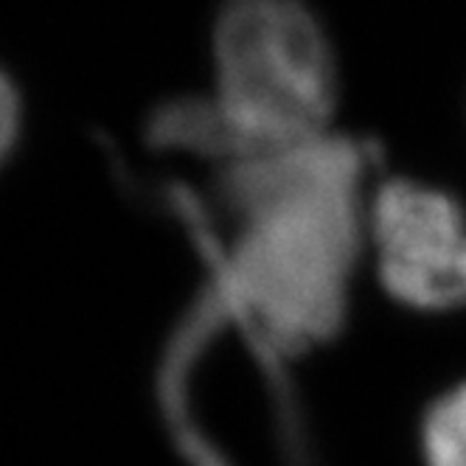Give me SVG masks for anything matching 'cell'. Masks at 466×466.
Segmentation results:
<instances>
[{
    "instance_id": "cell-3",
    "label": "cell",
    "mask_w": 466,
    "mask_h": 466,
    "mask_svg": "<svg viewBox=\"0 0 466 466\" xmlns=\"http://www.w3.org/2000/svg\"><path fill=\"white\" fill-rule=\"evenodd\" d=\"M385 289L413 309L466 304V217L439 188L390 180L369 214Z\"/></svg>"
},
{
    "instance_id": "cell-1",
    "label": "cell",
    "mask_w": 466,
    "mask_h": 466,
    "mask_svg": "<svg viewBox=\"0 0 466 466\" xmlns=\"http://www.w3.org/2000/svg\"><path fill=\"white\" fill-rule=\"evenodd\" d=\"M365 155L318 136L230 163L225 203L242 217L230 276L253 320L284 349L323 340L343 318L360 245Z\"/></svg>"
},
{
    "instance_id": "cell-2",
    "label": "cell",
    "mask_w": 466,
    "mask_h": 466,
    "mask_svg": "<svg viewBox=\"0 0 466 466\" xmlns=\"http://www.w3.org/2000/svg\"><path fill=\"white\" fill-rule=\"evenodd\" d=\"M217 98L169 116L172 138L230 163L323 136L338 65L301 0H228L214 28Z\"/></svg>"
},
{
    "instance_id": "cell-5",
    "label": "cell",
    "mask_w": 466,
    "mask_h": 466,
    "mask_svg": "<svg viewBox=\"0 0 466 466\" xmlns=\"http://www.w3.org/2000/svg\"><path fill=\"white\" fill-rule=\"evenodd\" d=\"M17 127H20V102L12 82L0 74V160L6 157L17 138Z\"/></svg>"
},
{
    "instance_id": "cell-4",
    "label": "cell",
    "mask_w": 466,
    "mask_h": 466,
    "mask_svg": "<svg viewBox=\"0 0 466 466\" xmlns=\"http://www.w3.org/2000/svg\"><path fill=\"white\" fill-rule=\"evenodd\" d=\"M427 466H466V382L432 402L421 424Z\"/></svg>"
}]
</instances>
